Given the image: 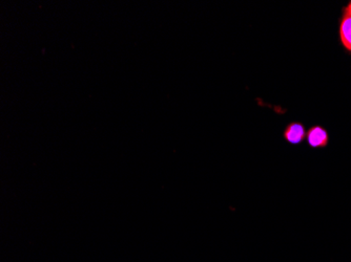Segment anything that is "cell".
Listing matches in <instances>:
<instances>
[{"mask_svg": "<svg viewBox=\"0 0 351 262\" xmlns=\"http://www.w3.org/2000/svg\"><path fill=\"white\" fill-rule=\"evenodd\" d=\"M340 37L343 45L351 52V5H348L344 10L340 25Z\"/></svg>", "mask_w": 351, "mask_h": 262, "instance_id": "obj_3", "label": "cell"}, {"mask_svg": "<svg viewBox=\"0 0 351 262\" xmlns=\"http://www.w3.org/2000/svg\"><path fill=\"white\" fill-rule=\"evenodd\" d=\"M307 143L311 148H325L328 145V133L321 126H313L306 133Z\"/></svg>", "mask_w": 351, "mask_h": 262, "instance_id": "obj_1", "label": "cell"}, {"mask_svg": "<svg viewBox=\"0 0 351 262\" xmlns=\"http://www.w3.org/2000/svg\"><path fill=\"white\" fill-rule=\"evenodd\" d=\"M283 135L284 139L291 145H299L306 137V130L303 124L293 122L286 127Z\"/></svg>", "mask_w": 351, "mask_h": 262, "instance_id": "obj_2", "label": "cell"}, {"mask_svg": "<svg viewBox=\"0 0 351 262\" xmlns=\"http://www.w3.org/2000/svg\"><path fill=\"white\" fill-rule=\"evenodd\" d=\"M349 5H351V3H349Z\"/></svg>", "mask_w": 351, "mask_h": 262, "instance_id": "obj_4", "label": "cell"}]
</instances>
